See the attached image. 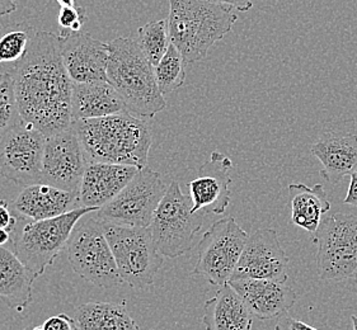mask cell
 Returning <instances> with one entry per match:
<instances>
[{"mask_svg": "<svg viewBox=\"0 0 357 330\" xmlns=\"http://www.w3.org/2000/svg\"><path fill=\"white\" fill-rule=\"evenodd\" d=\"M275 330H318L307 325V324L301 322L299 319H295L293 316L290 315H282V317L280 319Z\"/></svg>", "mask_w": 357, "mask_h": 330, "instance_id": "obj_33", "label": "cell"}, {"mask_svg": "<svg viewBox=\"0 0 357 330\" xmlns=\"http://www.w3.org/2000/svg\"><path fill=\"white\" fill-rule=\"evenodd\" d=\"M43 330H79L75 320L65 314L51 316L43 325Z\"/></svg>", "mask_w": 357, "mask_h": 330, "instance_id": "obj_31", "label": "cell"}, {"mask_svg": "<svg viewBox=\"0 0 357 330\" xmlns=\"http://www.w3.org/2000/svg\"><path fill=\"white\" fill-rule=\"evenodd\" d=\"M312 242L317 245V269L321 280L356 278L357 215L324 217Z\"/></svg>", "mask_w": 357, "mask_h": 330, "instance_id": "obj_9", "label": "cell"}, {"mask_svg": "<svg viewBox=\"0 0 357 330\" xmlns=\"http://www.w3.org/2000/svg\"><path fill=\"white\" fill-rule=\"evenodd\" d=\"M102 223L122 281L136 290L151 288L165 259L158 251L149 228Z\"/></svg>", "mask_w": 357, "mask_h": 330, "instance_id": "obj_8", "label": "cell"}, {"mask_svg": "<svg viewBox=\"0 0 357 330\" xmlns=\"http://www.w3.org/2000/svg\"><path fill=\"white\" fill-rule=\"evenodd\" d=\"M248 237L233 216L215 221L197 245V262L192 276H202L219 288L228 285L234 276Z\"/></svg>", "mask_w": 357, "mask_h": 330, "instance_id": "obj_10", "label": "cell"}, {"mask_svg": "<svg viewBox=\"0 0 357 330\" xmlns=\"http://www.w3.org/2000/svg\"><path fill=\"white\" fill-rule=\"evenodd\" d=\"M231 159L220 151H213L210 159L201 165L195 180L188 183L192 200V212L222 215L230 203Z\"/></svg>", "mask_w": 357, "mask_h": 330, "instance_id": "obj_15", "label": "cell"}, {"mask_svg": "<svg viewBox=\"0 0 357 330\" xmlns=\"http://www.w3.org/2000/svg\"><path fill=\"white\" fill-rule=\"evenodd\" d=\"M46 136L21 123L0 140V174L21 186L40 183Z\"/></svg>", "mask_w": 357, "mask_h": 330, "instance_id": "obj_12", "label": "cell"}, {"mask_svg": "<svg viewBox=\"0 0 357 330\" xmlns=\"http://www.w3.org/2000/svg\"><path fill=\"white\" fill-rule=\"evenodd\" d=\"M57 3L61 7H74L75 6V0H57Z\"/></svg>", "mask_w": 357, "mask_h": 330, "instance_id": "obj_38", "label": "cell"}, {"mask_svg": "<svg viewBox=\"0 0 357 330\" xmlns=\"http://www.w3.org/2000/svg\"><path fill=\"white\" fill-rule=\"evenodd\" d=\"M287 267L289 258L280 243L278 231L261 229L248 237L231 280L253 278L286 283Z\"/></svg>", "mask_w": 357, "mask_h": 330, "instance_id": "obj_14", "label": "cell"}, {"mask_svg": "<svg viewBox=\"0 0 357 330\" xmlns=\"http://www.w3.org/2000/svg\"><path fill=\"white\" fill-rule=\"evenodd\" d=\"M17 10V0H0V17Z\"/></svg>", "mask_w": 357, "mask_h": 330, "instance_id": "obj_36", "label": "cell"}, {"mask_svg": "<svg viewBox=\"0 0 357 330\" xmlns=\"http://www.w3.org/2000/svg\"><path fill=\"white\" fill-rule=\"evenodd\" d=\"M136 41L151 64L157 66L171 46L168 21L148 22L137 29Z\"/></svg>", "mask_w": 357, "mask_h": 330, "instance_id": "obj_26", "label": "cell"}, {"mask_svg": "<svg viewBox=\"0 0 357 330\" xmlns=\"http://www.w3.org/2000/svg\"><path fill=\"white\" fill-rule=\"evenodd\" d=\"M139 171L131 165L88 163L79 187L82 207H103L129 184Z\"/></svg>", "mask_w": 357, "mask_h": 330, "instance_id": "obj_19", "label": "cell"}, {"mask_svg": "<svg viewBox=\"0 0 357 330\" xmlns=\"http://www.w3.org/2000/svg\"><path fill=\"white\" fill-rule=\"evenodd\" d=\"M229 285L243 299L255 319L270 320L285 315L298 300L291 286L270 280H231Z\"/></svg>", "mask_w": 357, "mask_h": 330, "instance_id": "obj_18", "label": "cell"}, {"mask_svg": "<svg viewBox=\"0 0 357 330\" xmlns=\"http://www.w3.org/2000/svg\"><path fill=\"white\" fill-rule=\"evenodd\" d=\"M289 194L291 223L313 235L321 225L323 215L331 210V202L324 187L293 183L289 186Z\"/></svg>", "mask_w": 357, "mask_h": 330, "instance_id": "obj_24", "label": "cell"}, {"mask_svg": "<svg viewBox=\"0 0 357 330\" xmlns=\"http://www.w3.org/2000/svg\"><path fill=\"white\" fill-rule=\"evenodd\" d=\"M107 80L125 103L126 111L139 118H153L167 107L158 86L155 70L131 37L108 42Z\"/></svg>", "mask_w": 357, "mask_h": 330, "instance_id": "obj_3", "label": "cell"}, {"mask_svg": "<svg viewBox=\"0 0 357 330\" xmlns=\"http://www.w3.org/2000/svg\"><path fill=\"white\" fill-rule=\"evenodd\" d=\"M59 37L65 69L73 83L108 81V43L86 32Z\"/></svg>", "mask_w": 357, "mask_h": 330, "instance_id": "obj_16", "label": "cell"}, {"mask_svg": "<svg viewBox=\"0 0 357 330\" xmlns=\"http://www.w3.org/2000/svg\"><path fill=\"white\" fill-rule=\"evenodd\" d=\"M350 186L347 189V194L343 200L344 205H350L357 207V168L350 174Z\"/></svg>", "mask_w": 357, "mask_h": 330, "instance_id": "obj_34", "label": "cell"}, {"mask_svg": "<svg viewBox=\"0 0 357 330\" xmlns=\"http://www.w3.org/2000/svg\"><path fill=\"white\" fill-rule=\"evenodd\" d=\"M92 214L84 216L73 230L66 244L69 263L79 277L97 288H119L123 281L105 234L103 223Z\"/></svg>", "mask_w": 357, "mask_h": 330, "instance_id": "obj_5", "label": "cell"}, {"mask_svg": "<svg viewBox=\"0 0 357 330\" xmlns=\"http://www.w3.org/2000/svg\"><path fill=\"white\" fill-rule=\"evenodd\" d=\"M86 21V13L84 8L74 6V7H61L57 18L60 27V36L74 35L82 32V29Z\"/></svg>", "mask_w": 357, "mask_h": 330, "instance_id": "obj_30", "label": "cell"}, {"mask_svg": "<svg viewBox=\"0 0 357 330\" xmlns=\"http://www.w3.org/2000/svg\"><path fill=\"white\" fill-rule=\"evenodd\" d=\"M74 320L79 330H140L125 302H86L75 309Z\"/></svg>", "mask_w": 357, "mask_h": 330, "instance_id": "obj_25", "label": "cell"}, {"mask_svg": "<svg viewBox=\"0 0 357 330\" xmlns=\"http://www.w3.org/2000/svg\"><path fill=\"white\" fill-rule=\"evenodd\" d=\"M98 208L80 207L49 220L32 221L22 228L13 239V251L35 276H41L54 265L59 254L66 248L77 223Z\"/></svg>", "mask_w": 357, "mask_h": 330, "instance_id": "obj_7", "label": "cell"}, {"mask_svg": "<svg viewBox=\"0 0 357 330\" xmlns=\"http://www.w3.org/2000/svg\"><path fill=\"white\" fill-rule=\"evenodd\" d=\"M88 160L73 127L46 136L40 183L79 191Z\"/></svg>", "mask_w": 357, "mask_h": 330, "instance_id": "obj_13", "label": "cell"}, {"mask_svg": "<svg viewBox=\"0 0 357 330\" xmlns=\"http://www.w3.org/2000/svg\"><path fill=\"white\" fill-rule=\"evenodd\" d=\"M310 152L321 162V175L337 184L357 168V136L350 132H324L310 148Z\"/></svg>", "mask_w": 357, "mask_h": 330, "instance_id": "obj_20", "label": "cell"}, {"mask_svg": "<svg viewBox=\"0 0 357 330\" xmlns=\"http://www.w3.org/2000/svg\"><path fill=\"white\" fill-rule=\"evenodd\" d=\"M214 1L236 9L238 12H248L253 8V0H214Z\"/></svg>", "mask_w": 357, "mask_h": 330, "instance_id": "obj_35", "label": "cell"}, {"mask_svg": "<svg viewBox=\"0 0 357 330\" xmlns=\"http://www.w3.org/2000/svg\"><path fill=\"white\" fill-rule=\"evenodd\" d=\"M80 207L79 191H64L46 183L24 187L10 205L17 219L29 223L54 219Z\"/></svg>", "mask_w": 357, "mask_h": 330, "instance_id": "obj_17", "label": "cell"}, {"mask_svg": "<svg viewBox=\"0 0 357 330\" xmlns=\"http://www.w3.org/2000/svg\"><path fill=\"white\" fill-rule=\"evenodd\" d=\"M186 61L178 49L172 45L165 56L154 66L158 86L163 95L172 93L183 86L186 81Z\"/></svg>", "mask_w": 357, "mask_h": 330, "instance_id": "obj_27", "label": "cell"}, {"mask_svg": "<svg viewBox=\"0 0 357 330\" xmlns=\"http://www.w3.org/2000/svg\"><path fill=\"white\" fill-rule=\"evenodd\" d=\"M351 320H352V325H354V330H357V316H351Z\"/></svg>", "mask_w": 357, "mask_h": 330, "instance_id": "obj_39", "label": "cell"}, {"mask_svg": "<svg viewBox=\"0 0 357 330\" xmlns=\"http://www.w3.org/2000/svg\"><path fill=\"white\" fill-rule=\"evenodd\" d=\"M10 240H12V233L8 230L0 229V246H6Z\"/></svg>", "mask_w": 357, "mask_h": 330, "instance_id": "obj_37", "label": "cell"}, {"mask_svg": "<svg viewBox=\"0 0 357 330\" xmlns=\"http://www.w3.org/2000/svg\"><path fill=\"white\" fill-rule=\"evenodd\" d=\"M21 121L15 79L10 72H3L0 74V140Z\"/></svg>", "mask_w": 357, "mask_h": 330, "instance_id": "obj_28", "label": "cell"}, {"mask_svg": "<svg viewBox=\"0 0 357 330\" xmlns=\"http://www.w3.org/2000/svg\"><path fill=\"white\" fill-rule=\"evenodd\" d=\"M167 189L163 177L145 166L112 201L96 211L94 217L102 223L146 229Z\"/></svg>", "mask_w": 357, "mask_h": 330, "instance_id": "obj_11", "label": "cell"}, {"mask_svg": "<svg viewBox=\"0 0 357 330\" xmlns=\"http://www.w3.org/2000/svg\"><path fill=\"white\" fill-rule=\"evenodd\" d=\"M356 280H357V276H356Z\"/></svg>", "mask_w": 357, "mask_h": 330, "instance_id": "obj_40", "label": "cell"}, {"mask_svg": "<svg viewBox=\"0 0 357 330\" xmlns=\"http://www.w3.org/2000/svg\"><path fill=\"white\" fill-rule=\"evenodd\" d=\"M123 112H128L125 103L108 81L73 83V123L120 115Z\"/></svg>", "mask_w": 357, "mask_h": 330, "instance_id": "obj_21", "label": "cell"}, {"mask_svg": "<svg viewBox=\"0 0 357 330\" xmlns=\"http://www.w3.org/2000/svg\"><path fill=\"white\" fill-rule=\"evenodd\" d=\"M22 121L50 136L73 125V81L65 69L60 37L33 33L26 55L10 72Z\"/></svg>", "mask_w": 357, "mask_h": 330, "instance_id": "obj_1", "label": "cell"}, {"mask_svg": "<svg viewBox=\"0 0 357 330\" xmlns=\"http://www.w3.org/2000/svg\"><path fill=\"white\" fill-rule=\"evenodd\" d=\"M253 320L243 299L229 283L204 305L202 323L206 330H252Z\"/></svg>", "mask_w": 357, "mask_h": 330, "instance_id": "obj_23", "label": "cell"}, {"mask_svg": "<svg viewBox=\"0 0 357 330\" xmlns=\"http://www.w3.org/2000/svg\"><path fill=\"white\" fill-rule=\"evenodd\" d=\"M35 31L31 27L9 29L0 36V65L4 63L17 64L26 55L31 38Z\"/></svg>", "mask_w": 357, "mask_h": 330, "instance_id": "obj_29", "label": "cell"}, {"mask_svg": "<svg viewBox=\"0 0 357 330\" xmlns=\"http://www.w3.org/2000/svg\"><path fill=\"white\" fill-rule=\"evenodd\" d=\"M168 31L186 64L200 61L238 21L233 8L214 0H169Z\"/></svg>", "mask_w": 357, "mask_h": 330, "instance_id": "obj_4", "label": "cell"}, {"mask_svg": "<svg viewBox=\"0 0 357 330\" xmlns=\"http://www.w3.org/2000/svg\"><path fill=\"white\" fill-rule=\"evenodd\" d=\"M15 225H17V216L13 214L7 201L0 200V229L13 233Z\"/></svg>", "mask_w": 357, "mask_h": 330, "instance_id": "obj_32", "label": "cell"}, {"mask_svg": "<svg viewBox=\"0 0 357 330\" xmlns=\"http://www.w3.org/2000/svg\"><path fill=\"white\" fill-rule=\"evenodd\" d=\"M202 212H192V200L172 180L165 197L151 220V237L165 258H178L192 248L193 240L205 219Z\"/></svg>", "mask_w": 357, "mask_h": 330, "instance_id": "obj_6", "label": "cell"}, {"mask_svg": "<svg viewBox=\"0 0 357 330\" xmlns=\"http://www.w3.org/2000/svg\"><path fill=\"white\" fill-rule=\"evenodd\" d=\"M88 163L148 166L153 143L151 126L143 118L123 112L72 125Z\"/></svg>", "mask_w": 357, "mask_h": 330, "instance_id": "obj_2", "label": "cell"}, {"mask_svg": "<svg viewBox=\"0 0 357 330\" xmlns=\"http://www.w3.org/2000/svg\"><path fill=\"white\" fill-rule=\"evenodd\" d=\"M36 278L15 251L0 246V301L9 309L22 313L33 299Z\"/></svg>", "mask_w": 357, "mask_h": 330, "instance_id": "obj_22", "label": "cell"}]
</instances>
